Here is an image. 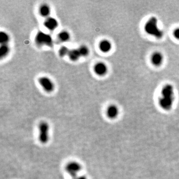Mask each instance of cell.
Returning a JSON list of instances; mask_svg holds the SVG:
<instances>
[{"label":"cell","instance_id":"obj_3","mask_svg":"<svg viewBox=\"0 0 179 179\" xmlns=\"http://www.w3.org/2000/svg\"><path fill=\"white\" fill-rule=\"evenodd\" d=\"M38 139L43 144H46L49 140L50 126L45 121H42L38 125Z\"/></svg>","mask_w":179,"mask_h":179},{"label":"cell","instance_id":"obj_20","mask_svg":"<svg viewBox=\"0 0 179 179\" xmlns=\"http://www.w3.org/2000/svg\"><path fill=\"white\" fill-rule=\"evenodd\" d=\"M72 179H87L84 176H77L76 177L72 178Z\"/></svg>","mask_w":179,"mask_h":179},{"label":"cell","instance_id":"obj_17","mask_svg":"<svg viewBox=\"0 0 179 179\" xmlns=\"http://www.w3.org/2000/svg\"><path fill=\"white\" fill-rule=\"evenodd\" d=\"M80 55L81 56H87L89 53V50L87 46L83 45L79 47L78 49Z\"/></svg>","mask_w":179,"mask_h":179},{"label":"cell","instance_id":"obj_2","mask_svg":"<svg viewBox=\"0 0 179 179\" xmlns=\"http://www.w3.org/2000/svg\"><path fill=\"white\" fill-rule=\"evenodd\" d=\"M144 29L147 33L156 38L160 39L163 36V32L158 28V19L155 17L149 18L144 26Z\"/></svg>","mask_w":179,"mask_h":179},{"label":"cell","instance_id":"obj_19","mask_svg":"<svg viewBox=\"0 0 179 179\" xmlns=\"http://www.w3.org/2000/svg\"><path fill=\"white\" fill-rule=\"evenodd\" d=\"M173 35H174V36L176 39H177L179 40V28L176 29L174 31Z\"/></svg>","mask_w":179,"mask_h":179},{"label":"cell","instance_id":"obj_8","mask_svg":"<svg viewBox=\"0 0 179 179\" xmlns=\"http://www.w3.org/2000/svg\"><path fill=\"white\" fill-rule=\"evenodd\" d=\"M152 63L156 67L160 66L164 61V56L161 52H156L153 54L151 56Z\"/></svg>","mask_w":179,"mask_h":179},{"label":"cell","instance_id":"obj_13","mask_svg":"<svg viewBox=\"0 0 179 179\" xmlns=\"http://www.w3.org/2000/svg\"><path fill=\"white\" fill-rule=\"evenodd\" d=\"M39 13L43 17H49L50 13V9L48 5H42L39 8Z\"/></svg>","mask_w":179,"mask_h":179},{"label":"cell","instance_id":"obj_7","mask_svg":"<svg viewBox=\"0 0 179 179\" xmlns=\"http://www.w3.org/2000/svg\"><path fill=\"white\" fill-rule=\"evenodd\" d=\"M94 70L97 75L100 76H103L105 75L108 72V67L105 63L98 62L94 66Z\"/></svg>","mask_w":179,"mask_h":179},{"label":"cell","instance_id":"obj_9","mask_svg":"<svg viewBox=\"0 0 179 179\" xmlns=\"http://www.w3.org/2000/svg\"><path fill=\"white\" fill-rule=\"evenodd\" d=\"M44 25L46 28L50 30H54L57 28L58 26V22L55 18L49 17L44 23Z\"/></svg>","mask_w":179,"mask_h":179},{"label":"cell","instance_id":"obj_18","mask_svg":"<svg viewBox=\"0 0 179 179\" xmlns=\"http://www.w3.org/2000/svg\"><path fill=\"white\" fill-rule=\"evenodd\" d=\"M70 50L65 46H63L61 47L59 50L58 53L61 57H64L65 56L68 55Z\"/></svg>","mask_w":179,"mask_h":179},{"label":"cell","instance_id":"obj_15","mask_svg":"<svg viewBox=\"0 0 179 179\" xmlns=\"http://www.w3.org/2000/svg\"><path fill=\"white\" fill-rule=\"evenodd\" d=\"M58 38L61 42L65 43L68 41L70 38V35L66 31H62L58 34Z\"/></svg>","mask_w":179,"mask_h":179},{"label":"cell","instance_id":"obj_10","mask_svg":"<svg viewBox=\"0 0 179 179\" xmlns=\"http://www.w3.org/2000/svg\"><path fill=\"white\" fill-rule=\"evenodd\" d=\"M119 114V110L116 105H112L108 107L107 110V115L109 119H115Z\"/></svg>","mask_w":179,"mask_h":179},{"label":"cell","instance_id":"obj_11","mask_svg":"<svg viewBox=\"0 0 179 179\" xmlns=\"http://www.w3.org/2000/svg\"><path fill=\"white\" fill-rule=\"evenodd\" d=\"M112 45L110 41L108 40H103L99 44V49L100 51L104 53H108L111 50Z\"/></svg>","mask_w":179,"mask_h":179},{"label":"cell","instance_id":"obj_14","mask_svg":"<svg viewBox=\"0 0 179 179\" xmlns=\"http://www.w3.org/2000/svg\"><path fill=\"white\" fill-rule=\"evenodd\" d=\"M10 52V47L8 44H3L0 47V57L3 58L6 57Z\"/></svg>","mask_w":179,"mask_h":179},{"label":"cell","instance_id":"obj_1","mask_svg":"<svg viewBox=\"0 0 179 179\" xmlns=\"http://www.w3.org/2000/svg\"><path fill=\"white\" fill-rule=\"evenodd\" d=\"M174 100V90L171 84L165 85L161 91V97L159 100V105L165 110L172 109Z\"/></svg>","mask_w":179,"mask_h":179},{"label":"cell","instance_id":"obj_4","mask_svg":"<svg viewBox=\"0 0 179 179\" xmlns=\"http://www.w3.org/2000/svg\"><path fill=\"white\" fill-rule=\"evenodd\" d=\"M35 41L37 44L43 46H50L53 44V39L49 34L43 32H39L36 34L35 36Z\"/></svg>","mask_w":179,"mask_h":179},{"label":"cell","instance_id":"obj_12","mask_svg":"<svg viewBox=\"0 0 179 179\" xmlns=\"http://www.w3.org/2000/svg\"><path fill=\"white\" fill-rule=\"evenodd\" d=\"M68 56L70 59L73 61H76L81 56L78 49H75L70 50Z\"/></svg>","mask_w":179,"mask_h":179},{"label":"cell","instance_id":"obj_16","mask_svg":"<svg viewBox=\"0 0 179 179\" xmlns=\"http://www.w3.org/2000/svg\"><path fill=\"white\" fill-rule=\"evenodd\" d=\"M10 40V36L7 33L5 32L0 33V43L1 44H8Z\"/></svg>","mask_w":179,"mask_h":179},{"label":"cell","instance_id":"obj_6","mask_svg":"<svg viewBox=\"0 0 179 179\" xmlns=\"http://www.w3.org/2000/svg\"><path fill=\"white\" fill-rule=\"evenodd\" d=\"M39 83L41 87L47 92H51L54 88V83L49 78L46 77H43L38 79Z\"/></svg>","mask_w":179,"mask_h":179},{"label":"cell","instance_id":"obj_5","mask_svg":"<svg viewBox=\"0 0 179 179\" xmlns=\"http://www.w3.org/2000/svg\"><path fill=\"white\" fill-rule=\"evenodd\" d=\"M82 166L78 162L72 161L69 162L65 166V170L67 173L72 178L77 176L81 171Z\"/></svg>","mask_w":179,"mask_h":179}]
</instances>
